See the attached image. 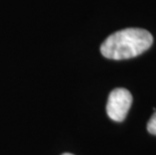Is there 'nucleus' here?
Instances as JSON below:
<instances>
[{
	"instance_id": "1",
	"label": "nucleus",
	"mask_w": 156,
	"mask_h": 155,
	"mask_svg": "<svg viewBox=\"0 0 156 155\" xmlns=\"http://www.w3.org/2000/svg\"><path fill=\"white\" fill-rule=\"evenodd\" d=\"M153 44V36L142 28H126L116 31L105 39L101 52L110 60H128L145 52Z\"/></svg>"
},
{
	"instance_id": "2",
	"label": "nucleus",
	"mask_w": 156,
	"mask_h": 155,
	"mask_svg": "<svg viewBox=\"0 0 156 155\" xmlns=\"http://www.w3.org/2000/svg\"><path fill=\"white\" fill-rule=\"evenodd\" d=\"M132 101L133 98L127 89H114L109 95L106 106V111L109 118L115 122L124 121L131 108Z\"/></svg>"
},
{
	"instance_id": "4",
	"label": "nucleus",
	"mask_w": 156,
	"mask_h": 155,
	"mask_svg": "<svg viewBox=\"0 0 156 155\" xmlns=\"http://www.w3.org/2000/svg\"><path fill=\"white\" fill-rule=\"evenodd\" d=\"M62 155H74V154H72V153H64V154H62Z\"/></svg>"
},
{
	"instance_id": "3",
	"label": "nucleus",
	"mask_w": 156,
	"mask_h": 155,
	"mask_svg": "<svg viewBox=\"0 0 156 155\" xmlns=\"http://www.w3.org/2000/svg\"><path fill=\"white\" fill-rule=\"evenodd\" d=\"M147 130H148V132L150 134L156 135V111L154 112V114L152 115V117L150 118V120L148 121Z\"/></svg>"
}]
</instances>
